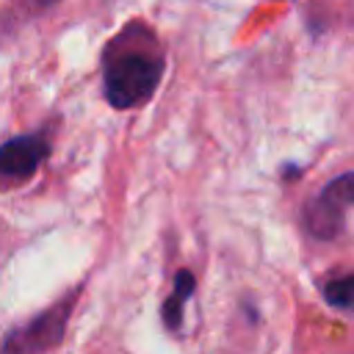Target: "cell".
<instances>
[{
  "mask_svg": "<svg viewBox=\"0 0 354 354\" xmlns=\"http://www.w3.org/2000/svg\"><path fill=\"white\" fill-rule=\"evenodd\" d=\"M160 75H163V61L158 55H147L138 50L122 53L105 66V75H102L105 97L113 108H122V111L136 108L152 97V91L160 83Z\"/></svg>",
  "mask_w": 354,
  "mask_h": 354,
  "instance_id": "obj_1",
  "label": "cell"
},
{
  "mask_svg": "<svg viewBox=\"0 0 354 354\" xmlns=\"http://www.w3.org/2000/svg\"><path fill=\"white\" fill-rule=\"evenodd\" d=\"M354 207V171L348 174H340L335 177L307 207L304 213V221H307V230L321 238V241H329L340 232L343 227V216L346 210Z\"/></svg>",
  "mask_w": 354,
  "mask_h": 354,
  "instance_id": "obj_2",
  "label": "cell"
},
{
  "mask_svg": "<svg viewBox=\"0 0 354 354\" xmlns=\"http://www.w3.org/2000/svg\"><path fill=\"white\" fill-rule=\"evenodd\" d=\"M66 310H69V304L53 307V310L41 313L39 318H33L28 326L11 332L3 343V354H41L44 348L55 346L61 340V332L66 324Z\"/></svg>",
  "mask_w": 354,
  "mask_h": 354,
  "instance_id": "obj_3",
  "label": "cell"
},
{
  "mask_svg": "<svg viewBox=\"0 0 354 354\" xmlns=\"http://www.w3.org/2000/svg\"><path fill=\"white\" fill-rule=\"evenodd\" d=\"M50 144L41 136H17L0 147V174L8 180H28L47 158Z\"/></svg>",
  "mask_w": 354,
  "mask_h": 354,
  "instance_id": "obj_4",
  "label": "cell"
},
{
  "mask_svg": "<svg viewBox=\"0 0 354 354\" xmlns=\"http://www.w3.org/2000/svg\"><path fill=\"white\" fill-rule=\"evenodd\" d=\"M191 290H194V274H191V271H177V277H174V290H171V296H169L166 304H163V321H166L171 329L180 326V321H183V304H185V299L191 296Z\"/></svg>",
  "mask_w": 354,
  "mask_h": 354,
  "instance_id": "obj_5",
  "label": "cell"
},
{
  "mask_svg": "<svg viewBox=\"0 0 354 354\" xmlns=\"http://www.w3.org/2000/svg\"><path fill=\"white\" fill-rule=\"evenodd\" d=\"M324 299L337 310H354V274L329 279L324 285Z\"/></svg>",
  "mask_w": 354,
  "mask_h": 354,
  "instance_id": "obj_6",
  "label": "cell"
},
{
  "mask_svg": "<svg viewBox=\"0 0 354 354\" xmlns=\"http://www.w3.org/2000/svg\"><path fill=\"white\" fill-rule=\"evenodd\" d=\"M53 3H58V0H39V6H53Z\"/></svg>",
  "mask_w": 354,
  "mask_h": 354,
  "instance_id": "obj_7",
  "label": "cell"
}]
</instances>
